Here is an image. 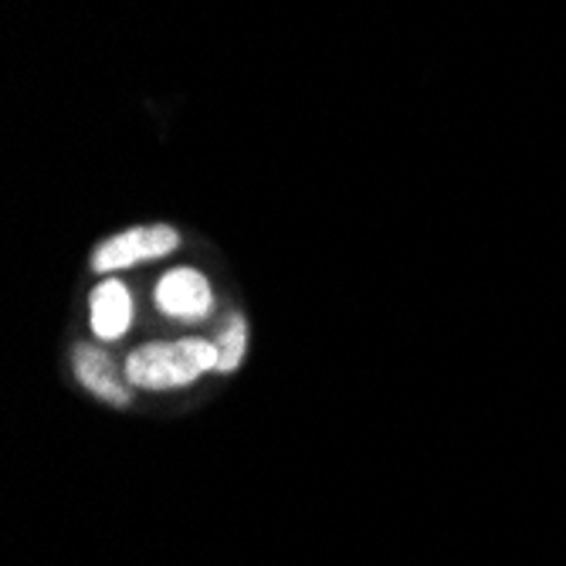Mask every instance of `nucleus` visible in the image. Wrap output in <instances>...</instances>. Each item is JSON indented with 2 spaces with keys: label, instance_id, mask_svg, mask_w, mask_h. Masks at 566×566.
Wrapping results in <instances>:
<instances>
[{
  "label": "nucleus",
  "instance_id": "1",
  "mask_svg": "<svg viewBox=\"0 0 566 566\" xmlns=\"http://www.w3.org/2000/svg\"><path fill=\"white\" fill-rule=\"evenodd\" d=\"M123 370L133 390H143V394L187 390L197 380L218 374V346L211 336H200V333L146 339V343H136L123 356Z\"/></svg>",
  "mask_w": 566,
  "mask_h": 566
},
{
  "label": "nucleus",
  "instance_id": "2",
  "mask_svg": "<svg viewBox=\"0 0 566 566\" xmlns=\"http://www.w3.org/2000/svg\"><path fill=\"white\" fill-rule=\"evenodd\" d=\"M149 308L164 323H174L180 329H197L221 319V292L214 279L193 262L167 265L146 289Z\"/></svg>",
  "mask_w": 566,
  "mask_h": 566
},
{
  "label": "nucleus",
  "instance_id": "3",
  "mask_svg": "<svg viewBox=\"0 0 566 566\" xmlns=\"http://www.w3.org/2000/svg\"><path fill=\"white\" fill-rule=\"evenodd\" d=\"M184 248L180 228L167 221H153V224H129L113 231L109 238H102L92 254H88V272L95 279L102 275H126L133 269L146 265H160L170 254Z\"/></svg>",
  "mask_w": 566,
  "mask_h": 566
},
{
  "label": "nucleus",
  "instance_id": "4",
  "mask_svg": "<svg viewBox=\"0 0 566 566\" xmlns=\"http://www.w3.org/2000/svg\"><path fill=\"white\" fill-rule=\"evenodd\" d=\"M139 319V295L126 275H102L85 295L88 336L102 346H116L133 336Z\"/></svg>",
  "mask_w": 566,
  "mask_h": 566
},
{
  "label": "nucleus",
  "instance_id": "5",
  "mask_svg": "<svg viewBox=\"0 0 566 566\" xmlns=\"http://www.w3.org/2000/svg\"><path fill=\"white\" fill-rule=\"evenodd\" d=\"M72 377L78 380V387L95 397L98 403L106 407H116V410H126L133 407V384L126 380V370L119 359L109 353V346H102L95 339H82L72 346Z\"/></svg>",
  "mask_w": 566,
  "mask_h": 566
},
{
  "label": "nucleus",
  "instance_id": "6",
  "mask_svg": "<svg viewBox=\"0 0 566 566\" xmlns=\"http://www.w3.org/2000/svg\"><path fill=\"white\" fill-rule=\"evenodd\" d=\"M214 346H218V377H231L244 367V356L251 346V326L241 308H224L221 319L214 323L211 333Z\"/></svg>",
  "mask_w": 566,
  "mask_h": 566
}]
</instances>
